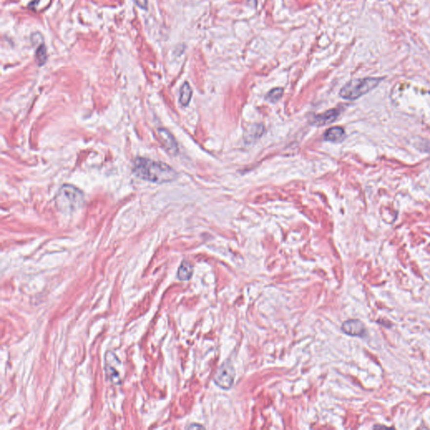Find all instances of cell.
<instances>
[{"mask_svg": "<svg viewBox=\"0 0 430 430\" xmlns=\"http://www.w3.org/2000/svg\"><path fill=\"white\" fill-rule=\"evenodd\" d=\"M83 195L82 192L70 185H65L58 194L57 204L61 210H73L82 204Z\"/></svg>", "mask_w": 430, "mask_h": 430, "instance_id": "3", "label": "cell"}, {"mask_svg": "<svg viewBox=\"0 0 430 430\" xmlns=\"http://www.w3.org/2000/svg\"><path fill=\"white\" fill-rule=\"evenodd\" d=\"M282 94H283V88H273L267 94L266 98L271 103H276L282 98Z\"/></svg>", "mask_w": 430, "mask_h": 430, "instance_id": "12", "label": "cell"}, {"mask_svg": "<svg viewBox=\"0 0 430 430\" xmlns=\"http://www.w3.org/2000/svg\"><path fill=\"white\" fill-rule=\"evenodd\" d=\"M135 2L140 9H147V6H148L147 0H135Z\"/></svg>", "mask_w": 430, "mask_h": 430, "instance_id": "14", "label": "cell"}, {"mask_svg": "<svg viewBox=\"0 0 430 430\" xmlns=\"http://www.w3.org/2000/svg\"><path fill=\"white\" fill-rule=\"evenodd\" d=\"M133 171L143 180L156 183L171 182L176 176V172L167 164L145 158H138L135 161Z\"/></svg>", "mask_w": 430, "mask_h": 430, "instance_id": "1", "label": "cell"}, {"mask_svg": "<svg viewBox=\"0 0 430 430\" xmlns=\"http://www.w3.org/2000/svg\"><path fill=\"white\" fill-rule=\"evenodd\" d=\"M159 134H160L161 141L163 143L164 146H166L167 151L173 154L176 153L177 152V145H176V140L169 133V131L160 130Z\"/></svg>", "mask_w": 430, "mask_h": 430, "instance_id": "9", "label": "cell"}, {"mask_svg": "<svg viewBox=\"0 0 430 430\" xmlns=\"http://www.w3.org/2000/svg\"><path fill=\"white\" fill-rule=\"evenodd\" d=\"M346 134L342 127L334 126L329 129L324 134V139L327 141L333 143H340L345 140Z\"/></svg>", "mask_w": 430, "mask_h": 430, "instance_id": "8", "label": "cell"}, {"mask_svg": "<svg viewBox=\"0 0 430 430\" xmlns=\"http://www.w3.org/2000/svg\"><path fill=\"white\" fill-rule=\"evenodd\" d=\"M193 96V90L188 82H184L180 89V97L179 102L182 104V106H188V103L191 101Z\"/></svg>", "mask_w": 430, "mask_h": 430, "instance_id": "11", "label": "cell"}, {"mask_svg": "<svg viewBox=\"0 0 430 430\" xmlns=\"http://www.w3.org/2000/svg\"><path fill=\"white\" fill-rule=\"evenodd\" d=\"M188 428V429H194V428H201V429H204L203 425H195V426H194V425H190V426Z\"/></svg>", "mask_w": 430, "mask_h": 430, "instance_id": "15", "label": "cell"}, {"mask_svg": "<svg viewBox=\"0 0 430 430\" xmlns=\"http://www.w3.org/2000/svg\"><path fill=\"white\" fill-rule=\"evenodd\" d=\"M104 369L107 378L109 379L113 384H121V361H119V359L114 352H108L105 354Z\"/></svg>", "mask_w": 430, "mask_h": 430, "instance_id": "4", "label": "cell"}, {"mask_svg": "<svg viewBox=\"0 0 430 430\" xmlns=\"http://www.w3.org/2000/svg\"><path fill=\"white\" fill-rule=\"evenodd\" d=\"M194 274V266L189 261H182L178 270H177V277L180 281H188L192 278Z\"/></svg>", "mask_w": 430, "mask_h": 430, "instance_id": "10", "label": "cell"}, {"mask_svg": "<svg viewBox=\"0 0 430 430\" xmlns=\"http://www.w3.org/2000/svg\"><path fill=\"white\" fill-rule=\"evenodd\" d=\"M36 58H37V61H38L39 65H43V64H45V62H46L47 55H46V46H45L44 44L40 45L39 46V48L37 49Z\"/></svg>", "mask_w": 430, "mask_h": 430, "instance_id": "13", "label": "cell"}, {"mask_svg": "<svg viewBox=\"0 0 430 430\" xmlns=\"http://www.w3.org/2000/svg\"><path fill=\"white\" fill-rule=\"evenodd\" d=\"M343 332L350 336L363 337L367 333L365 324L359 319H349L344 322L341 326Z\"/></svg>", "mask_w": 430, "mask_h": 430, "instance_id": "6", "label": "cell"}, {"mask_svg": "<svg viewBox=\"0 0 430 430\" xmlns=\"http://www.w3.org/2000/svg\"><path fill=\"white\" fill-rule=\"evenodd\" d=\"M384 78L382 77H370L364 78L353 79L341 88L339 92V96L344 99H358L376 88Z\"/></svg>", "mask_w": 430, "mask_h": 430, "instance_id": "2", "label": "cell"}, {"mask_svg": "<svg viewBox=\"0 0 430 430\" xmlns=\"http://www.w3.org/2000/svg\"><path fill=\"white\" fill-rule=\"evenodd\" d=\"M340 113L341 112L339 109H330L326 112L314 116L312 119V124L317 126H324L326 124H331L336 120Z\"/></svg>", "mask_w": 430, "mask_h": 430, "instance_id": "7", "label": "cell"}, {"mask_svg": "<svg viewBox=\"0 0 430 430\" xmlns=\"http://www.w3.org/2000/svg\"><path fill=\"white\" fill-rule=\"evenodd\" d=\"M235 378V370L231 361H224L219 367L214 377L215 384L224 390L232 388Z\"/></svg>", "mask_w": 430, "mask_h": 430, "instance_id": "5", "label": "cell"}]
</instances>
